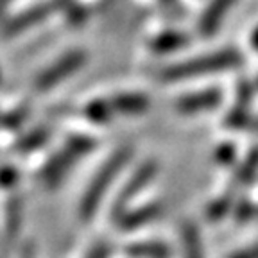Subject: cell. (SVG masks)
<instances>
[{
    "instance_id": "obj_6",
    "label": "cell",
    "mask_w": 258,
    "mask_h": 258,
    "mask_svg": "<svg viewBox=\"0 0 258 258\" xmlns=\"http://www.w3.org/2000/svg\"><path fill=\"white\" fill-rule=\"evenodd\" d=\"M59 2H43V4H36L32 8L25 9V11L18 13L16 16L9 18L4 25V36L6 38H15L24 34L29 29L36 27L43 20H47L48 16L52 15L54 9L59 8Z\"/></svg>"
},
{
    "instance_id": "obj_15",
    "label": "cell",
    "mask_w": 258,
    "mask_h": 258,
    "mask_svg": "<svg viewBox=\"0 0 258 258\" xmlns=\"http://www.w3.org/2000/svg\"><path fill=\"white\" fill-rule=\"evenodd\" d=\"M256 172H258V149H253L246 156V160L242 161V165L237 169V172H235L233 186L238 188V186L249 183Z\"/></svg>"
},
{
    "instance_id": "obj_19",
    "label": "cell",
    "mask_w": 258,
    "mask_h": 258,
    "mask_svg": "<svg viewBox=\"0 0 258 258\" xmlns=\"http://www.w3.org/2000/svg\"><path fill=\"white\" fill-rule=\"evenodd\" d=\"M25 117H27V109L25 108H18L11 113H6L4 115V125L6 127H13V125L18 127V125L25 120Z\"/></svg>"
},
{
    "instance_id": "obj_24",
    "label": "cell",
    "mask_w": 258,
    "mask_h": 258,
    "mask_svg": "<svg viewBox=\"0 0 258 258\" xmlns=\"http://www.w3.org/2000/svg\"><path fill=\"white\" fill-rule=\"evenodd\" d=\"M249 43H251V47H253V50H256L258 52V27H254L253 32H251Z\"/></svg>"
},
{
    "instance_id": "obj_8",
    "label": "cell",
    "mask_w": 258,
    "mask_h": 258,
    "mask_svg": "<svg viewBox=\"0 0 258 258\" xmlns=\"http://www.w3.org/2000/svg\"><path fill=\"white\" fill-rule=\"evenodd\" d=\"M161 214V205L156 201L145 203V205L138 206V208H129L127 212L117 219V224L122 231H133L138 230L142 226L153 222Z\"/></svg>"
},
{
    "instance_id": "obj_5",
    "label": "cell",
    "mask_w": 258,
    "mask_h": 258,
    "mask_svg": "<svg viewBox=\"0 0 258 258\" xmlns=\"http://www.w3.org/2000/svg\"><path fill=\"white\" fill-rule=\"evenodd\" d=\"M156 172H158L156 163H154V161H145V163H142V165L129 176V179L124 183V186H122L120 192L117 194V198H115V201H113V205H111V217L115 219V221H117L124 212H127L129 203L133 201L138 194L153 181Z\"/></svg>"
},
{
    "instance_id": "obj_13",
    "label": "cell",
    "mask_w": 258,
    "mask_h": 258,
    "mask_svg": "<svg viewBox=\"0 0 258 258\" xmlns=\"http://www.w3.org/2000/svg\"><path fill=\"white\" fill-rule=\"evenodd\" d=\"M181 249L183 258H205L203 240L198 226L194 222H185L181 228Z\"/></svg>"
},
{
    "instance_id": "obj_11",
    "label": "cell",
    "mask_w": 258,
    "mask_h": 258,
    "mask_svg": "<svg viewBox=\"0 0 258 258\" xmlns=\"http://www.w3.org/2000/svg\"><path fill=\"white\" fill-rule=\"evenodd\" d=\"M151 48L156 54H170L188 45V36L181 31H163L151 40Z\"/></svg>"
},
{
    "instance_id": "obj_3",
    "label": "cell",
    "mask_w": 258,
    "mask_h": 258,
    "mask_svg": "<svg viewBox=\"0 0 258 258\" xmlns=\"http://www.w3.org/2000/svg\"><path fill=\"white\" fill-rule=\"evenodd\" d=\"M97 147V140L90 135H72L67 138L63 149L50 158L43 169V179L48 186H57L83 156L90 154Z\"/></svg>"
},
{
    "instance_id": "obj_25",
    "label": "cell",
    "mask_w": 258,
    "mask_h": 258,
    "mask_svg": "<svg viewBox=\"0 0 258 258\" xmlns=\"http://www.w3.org/2000/svg\"><path fill=\"white\" fill-rule=\"evenodd\" d=\"M246 129H249V131H253V133H256V135H258V118L251 117V118H249V122H247V127H246Z\"/></svg>"
},
{
    "instance_id": "obj_14",
    "label": "cell",
    "mask_w": 258,
    "mask_h": 258,
    "mask_svg": "<svg viewBox=\"0 0 258 258\" xmlns=\"http://www.w3.org/2000/svg\"><path fill=\"white\" fill-rule=\"evenodd\" d=\"M83 113H85V117L88 118L90 122H93V124H99V125H104V124H108L109 118L113 117L115 109H113L111 101H104V99H93V101L86 102Z\"/></svg>"
},
{
    "instance_id": "obj_9",
    "label": "cell",
    "mask_w": 258,
    "mask_h": 258,
    "mask_svg": "<svg viewBox=\"0 0 258 258\" xmlns=\"http://www.w3.org/2000/svg\"><path fill=\"white\" fill-rule=\"evenodd\" d=\"M235 4H237V0H212L206 6L201 20H199V32H201V36L205 38L214 36L215 32L219 31V27H221L226 13L230 11Z\"/></svg>"
},
{
    "instance_id": "obj_2",
    "label": "cell",
    "mask_w": 258,
    "mask_h": 258,
    "mask_svg": "<svg viewBox=\"0 0 258 258\" xmlns=\"http://www.w3.org/2000/svg\"><path fill=\"white\" fill-rule=\"evenodd\" d=\"M129 160H131V149L120 147L97 169V172L93 174L92 179L88 181L86 190L83 192L79 201V217L83 221L93 219L99 206L102 205L104 198L108 196L113 181L120 176V172L125 169Z\"/></svg>"
},
{
    "instance_id": "obj_21",
    "label": "cell",
    "mask_w": 258,
    "mask_h": 258,
    "mask_svg": "<svg viewBox=\"0 0 258 258\" xmlns=\"http://www.w3.org/2000/svg\"><path fill=\"white\" fill-rule=\"evenodd\" d=\"M16 179H18V170L11 165H4V172H2V185H4L6 188H11V186L16 183Z\"/></svg>"
},
{
    "instance_id": "obj_1",
    "label": "cell",
    "mask_w": 258,
    "mask_h": 258,
    "mask_svg": "<svg viewBox=\"0 0 258 258\" xmlns=\"http://www.w3.org/2000/svg\"><path fill=\"white\" fill-rule=\"evenodd\" d=\"M242 56L235 48H224L217 52L203 54V56L192 57V59L179 61V63L169 64L160 70V79L165 83H177V81H190L198 77L212 76V74L224 72L240 67Z\"/></svg>"
},
{
    "instance_id": "obj_12",
    "label": "cell",
    "mask_w": 258,
    "mask_h": 258,
    "mask_svg": "<svg viewBox=\"0 0 258 258\" xmlns=\"http://www.w3.org/2000/svg\"><path fill=\"white\" fill-rule=\"evenodd\" d=\"M125 253L129 258H169L170 247L160 240H142L129 244Z\"/></svg>"
},
{
    "instance_id": "obj_26",
    "label": "cell",
    "mask_w": 258,
    "mask_h": 258,
    "mask_svg": "<svg viewBox=\"0 0 258 258\" xmlns=\"http://www.w3.org/2000/svg\"><path fill=\"white\" fill-rule=\"evenodd\" d=\"M161 2H163V4H165L167 8H170V9L179 8V2H177V0H161Z\"/></svg>"
},
{
    "instance_id": "obj_18",
    "label": "cell",
    "mask_w": 258,
    "mask_h": 258,
    "mask_svg": "<svg viewBox=\"0 0 258 258\" xmlns=\"http://www.w3.org/2000/svg\"><path fill=\"white\" fill-rule=\"evenodd\" d=\"M235 156H237V151H235V145L233 144H228V142H224V144H221L215 149V161H217L219 165H233L235 161Z\"/></svg>"
},
{
    "instance_id": "obj_20",
    "label": "cell",
    "mask_w": 258,
    "mask_h": 258,
    "mask_svg": "<svg viewBox=\"0 0 258 258\" xmlns=\"http://www.w3.org/2000/svg\"><path fill=\"white\" fill-rule=\"evenodd\" d=\"M235 217H237L238 222H247L253 217V206H251V203L247 199L237 203V206H235Z\"/></svg>"
},
{
    "instance_id": "obj_23",
    "label": "cell",
    "mask_w": 258,
    "mask_h": 258,
    "mask_svg": "<svg viewBox=\"0 0 258 258\" xmlns=\"http://www.w3.org/2000/svg\"><path fill=\"white\" fill-rule=\"evenodd\" d=\"M109 251H111V249H109L108 244H99V246H95L92 251H90L86 258H108Z\"/></svg>"
},
{
    "instance_id": "obj_17",
    "label": "cell",
    "mask_w": 258,
    "mask_h": 258,
    "mask_svg": "<svg viewBox=\"0 0 258 258\" xmlns=\"http://www.w3.org/2000/svg\"><path fill=\"white\" fill-rule=\"evenodd\" d=\"M48 135H50V131H48L47 127L34 129V131L27 133L18 144H16V151H18V153H32V151L41 147V145L48 140Z\"/></svg>"
},
{
    "instance_id": "obj_22",
    "label": "cell",
    "mask_w": 258,
    "mask_h": 258,
    "mask_svg": "<svg viewBox=\"0 0 258 258\" xmlns=\"http://www.w3.org/2000/svg\"><path fill=\"white\" fill-rule=\"evenodd\" d=\"M226 258H258V242L249 247H242V249L235 251Z\"/></svg>"
},
{
    "instance_id": "obj_27",
    "label": "cell",
    "mask_w": 258,
    "mask_h": 258,
    "mask_svg": "<svg viewBox=\"0 0 258 258\" xmlns=\"http://www.w3.org/2000/svg\"><path fill=\"white\" fill-rule=\"evenodd\" d=\"M8 2H9V0H4V4H8Z\"/></svg>"
},
{
    "instance_id": "obj_16",
    "label": "cell",
    "mask_w": 258,
    "mask_h": 258,
    "mask_svg": "<svg viewBox=\"0 0 258 258\" xmlns=\"http://www.w3.org/2000/svg\"><path fill=\"white\" fill-rule=\"evenodd\" d=\"M20 203L18 199H13L6 206V217H4V237L6 242H11L18 235L20 230Z\"/></svg>"
},
{
    "instance_id": "obj_4",
    "label": "cell",
    "mask_w": 258,
    "mask_h": 258,
    "mask_svg": "<svg viewBox=\"0 0 258 258\" xmlns=\"http://www.w3.org/2000/svg\"><path fill=\"white\" fill-rule=\"evenodd\" d=\"M86 63V52L81 48H74L64 52L59 59H56L54 63H50L40 76L34 81L38 92H48V90L56 88L57 85H61L63 81H67L70 76L81 70V67Z\"/></svg>"
},
{
    "instance_id": "obj_7",
    "label": "cell",
    "mask_w": 258,
    "mask_h": 258,
    "mask_svg": "<svg viewBox=\"0 0 258 258\" xmlns=\"http://www.w3.org/2000/svg\"><path fill=\"white\" fill-rule=\"evenodd\" d=\"M222 90L221 88H205L198 92L185 93L176 101V109L181 115L192 117L199 113L214 111L222 104Z\"/></svg>"
},
{
    "instance_id": "obj_10",
    "label": "cell",
    "mask_w": 258,
    "mask_h": 258,
    "mask_svg": "<svg viewBox=\"0 0 258 258\" xmlns=\"http://www.w3.org/2000/svg\"><path fill=\"white\" fill-rule=\"evenodd\" d=\"M111 104L115 113H120L124 117H138L149 109L151 101L142 92H122L113 95Z\"/></svg>"
},
{
    "instance_id": "obj_28",
    "label": "cell",
    "mask_w": 258,
    "mask_h": 258,
    "mask_svg": "<svg viewBox=\"0 0 258 258\" xmlns=\"http://www.w3.org/2000/svg\"><path fill=\"white\" fill-rule=\"evenodd\" d=\"M256 86H258V79H256Z\"/></svg>"
}]
</instances>
